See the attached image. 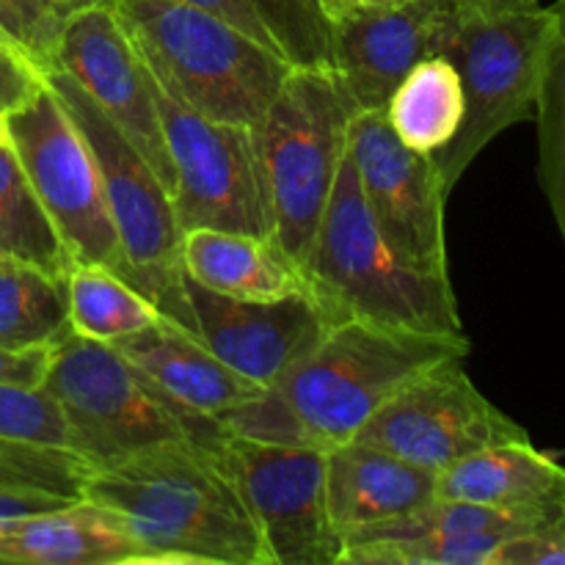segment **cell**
<instances>
[{
	"label": "cell",
	"mask_w": 565,
	"mask_h": 565,
	"mask_svg": "<svg viewBox=\"0 0 565 565\" xmlns=\"http://www.w3.org/2000/svg\"><path fill=\"white\" fill-rule=\"evenodd\" d=\"M552 9V28L541 58L535 121H539V185L565 241V0Z\"/></svg>",
	"instance_id": "cell-26"
},
{
	"label": "cell",
	"mask_w": 565,
	"mask_h": 565,
	"mask_svg": "<svg viewBox=\"0 0 565 565\" xmlns=\"http://www.w3.org/2000/svg\"><path fill=\"white\" fill-rule=\"evenodd\" d=\"M550 28L552 9L544 6L508 14L456 17L445 55L461 75L463 119L456 138L434 154L445 196H450L472 160L502 130L535 119Z\"/></svg>",
	"instance_id": "cell-8"
},
{
	"label": "cell",
	"mask_w": 565,
	"mask_h": 565,
	"mask_svg": "<svg viewBox=\"0 0 565 565\" xmlns=\"http://www.w3.org/2000/svg\"><path fill=\"white\" fill-rule=\"evenodd\" d=\"M66 292L72 331L88 340L116 342L160 318V309L143 292L103 265H72Z\"/></svg>",
	"instance_id": "cell-25"
},
{
	"label": "cell",
	"mask_w": 565,
	"mask_h": 565,
	"mask_svg": "<svg viewBox=\"0 0 565 565\" xmlns=\"http://www.w3.org/2000/svg\"><path fill=\"white\" fill-rule=\"evenodd\" d=\"M436 497L565 516V467L533 441L486 447L436 475Z\"/></svg>",
	"instance_id": "cell-21"
},
{
	"label": "cell",
	"mask_w": 565,
	"mask_h": 565,
	"mask_svg": "<svg viewBox=\"0 0 565 565\" xmlns=\"http://www.w3.org/2000/svg\"><path fill=\"white\" fill-rule=\"evenodd\" d=\"M0 141H6V119L0 116Z\"/></svg>",
	"instance_id": "cell-39"
},
{
	"label": "cell",
	"mask_w": 565,
	"mask_h": 565,
	"mask_svg": "<svg viewBox=\"0 0 565 565\" xmlns=\"http://www.w3.org/2000/svg\"><path fill=\"white\" fill-rule=\"evenodd\" d=\"M66 505V500L50 494H36V491H14L0 489V519L25 516V513L50 511V508Z\"/></svg>",
	"instance_id": "cell-35"
},
{
	"label": "cell",
	"mask_w": 565,
	"mask_h": 565,
	"mask_svg": "<svg viewBox=\"0 0 565 565\" xmlns=\"http://www.w3.org/2000/svg\"><path fill=\"white\" fill-rule=\"evenodd\" d=\"M64 20L53 0H0V36L31 55L44 72L55 66Z\"/></svg>",
	"instance_id": "cell-30"
},
{
	"label": "cell",
	"mask_w": 565,
	"mask_h": 565,
	"mask_svg": "<svg viewBox=\"0 0 565 565\" xmlns=\"http://www.w3.org/2000/svg\"><path fill=\"white\" fill-rule=\"evenodd\" d=\"M136 367H141L171 397L204 414H224L226 408L257 397L265 386L235 373L221 362L191 329L160 315L152 326L110 342Z\"/></svg>",
	"instance_id": "cell-19"
},
{
	"label": "cell",
	"mask_w": 565,
	"mask_h": 565,
	"mask_svg": "<svg viewBox=\"0 0 565 565\" xmlns=\"http://www.w3.org/2000/svg\"><path fill=\"white\" fill-rule=\"evenodd\" d=\"M83 500L114 511L149 565H268L224 452L193 445L141 452L94 472Z\"/></svg>",
	"instance_id": "cell-1"
},
{
	"label": "cell",
	"mask_w": 565,
	"mask_h": 565,
	"mask_svg": "<svg viewBox=\"0 0 565 565\" xmlns=\"http://www.w3.org/2000/svg\"><path fill=\"white\" fill-rule=\"evenodd\" d=\"M303 274L331 323L364 320L419 334H463L450 276L419 268L390 246L370 215L348 152Z\"/></svg>",
	"instance_id": "cell-2"
},
{
	"label": "cell",
	"mask_w": 565,
	"mask_h": 565,
	"mask_svg": "<svg viewBox=\"0 0 565 565\" xmlns=\"http://www.w3.org/2000/svg\"><path fill=\"white\" fill-rule=\"evenodd\" d=\"M154 81L218 121L257 127L290 61L232 22L180 0H110Z\"/></svg>",
	"instance_id": "cell-5"
},
{
	"label": "cell",
	"mask_w": 565,
	"mask_h": 565,
	"mask_svg": "<svg viewBox=\"0 0 565 565\" xmlns=\"http://www.w3.org/2000/svg\"><path fill=\"white\" fill-rule=\"evenodd\" d=\"M450 14H508V11L539 9V0H436Z\"/></svg>",
	"instance_id": "cell-36"
},
{
	"label": "cell",
	"mask_w": 565,
	"mask_h": 565,
	"mask_svg": "<svg viewBox=\"0 0 565 565\" xmlns=\"http://www.w3.org/2000/svg\"><path fill=\"white\" fill-rule=\"evenodd\" d=\"M94 469L70 447L0 436V489L36 491L58 500H83Z\"/></svg>",
	"instance_id": "cell-27"
},
{
	"label": "cell",
	"mask_w": 565,
	"mask_h": 565,
	"mask_svg": "<svg viewBox=\"0 0 565 565\" xmlns=\"http://www.w3.org/2000/svg\"><path fill=\"white\" fill-rule=\"evenodd\" d=\"M353 441L439 475L486 447L530 441V434L472 384L463 359H450L403 386Z\"/></svg>",
	"instance_id": "cell-11"
},
{
	"label": "cell",
	"mask_w": 565,
	"mask_h": 565,
	"mask_svg": "<svg viewBox=\"0 0 565 565\" xmlns=\"http://www.w3.org/2000/svg\"><path fill=\"white\" fill-rule=\"evenodd\" d=\"M149 88L174 169L171 199L182 232L230 230L274 237L257 130L188 108L154 81L152 72Z\"/></svg>",
	"instance_id": "cell-9"
},
{
	"label": "cell",
	"mask_w": 565,
	"mask_h": 565,
	"mask_svg": "<svg viewBox=\"0 0 565 565\" xmlns=\"http://www.w3.org/2000/svg\"><path fill=\"white\" fill-rule=\"evenodd\" d=\"M0 39H3V36H0ZM6 42H9V39H6Z\"/></svg>",
	"instance_id": "cell-40"
},
{
	"label": "cell",
	"mask_w": 565,
	"mask_h": 565,
	"mask_svg": "<svg viewBox=\"0 0 565 565\" xmlns=\"http://www.w3.org/2000/svg\"><path fill=\"white\" fill-rule=\"evenodd\" d=\"M224 463L268 565H340L345 544L326 508V450L230 436Z\"/></svg>",
	"instance_id": "cell-12"
},
{
	"label": "cell",
	"mask_w": 565,
	"mask_h": 565,
	"mask_svg": "<svg viewBox=\"0 0 565 565\" xmlns=\"http://www.w3.org/2000/svg\"><path fill=\"white\" fill-rule=\"evenodd\" d=\"M0 436L36 445L70 447L64 412L42 384L25 386L0 381Z\"/></svg>",
	"instance_id": "cell-29"
},
{
	"label": "cell",
	"mask_w": 565,
	"mask_h": 565,
	"mask_svg": "<svg viewBox=\"0 0 565 565\" xmlns=\"http://www.w3.org/2000/svg\"><path fill=\"white\" fill-rule=\"evenodd\" d=\"M0 254L61 279L75 265L9 141H0Z\"/></svg>",
	"instance_id": "cell-24"
},
{
	"label": "cell",
	"mask_w": 565,
	"mask_h": 565,
	"mask_svg": "<svg viewBox=\"0 0 565 565\" xmlns=\"http://www.w3.org/2000/svg\"><path fill=\"white\" fill-rule=\"evenodd\" d=\"M469 337L340 320L268 390L320 450L353 441L370 417L428 370L469 356Z\"/></svg>",
	"instance_id": "cell-4"
},
{
	"label": "cell",
	"mask_w": 565,
	"mask_h": 565,
	"mask_svg": "<svg viewBox=\"0 0 565 565\" xmlns=\"http://www.w3.org/2000/svg\"><path fill=\"white\" fill-rule=\"evenodd\" d=\"M44 81L86 138L103 180L105 202L127 263V281L149 298L160 315L193 331L185 296L182 232L174 199L136 143L94 105L66 72L47 70Z\"/></svg>",
	"instance_id": "cell-6"
},
{
	"label": "cell",
	"mask_w": 565,
	"mask_h": 565,
	"mask_svg": "<svg viewBox=\"0 0 565 565\" xmlns=\"http://www.w3.org/2000/svg\"><path fill=\"white\" fill-rule=\"evenodd\" d=\"M88 3H97V0H53V6H55V9H58L64 17H70L72 11L81 9V6H88Z\"/></svg>",
	"instance_id": "cell-38"
},
{
	"label": "cell",
	"mask_w": 565,
	"mask_h": 565,
	"mask_svg": "<svg viewBox=\"0 0 565 565\" xmlns=\"http://www.w3.org/2000/svg\"><path fill=\"white\" fill-rule=\"evenodd\" d=\"M50 351L53 348H36V351H9V348H0V381L39 386L44 379V370H47Z\"/></svg>",
	"instance_id": "cell-34"
},
{
	"label": "cell",
	"mask_w": 565,
	"mask_h": 565,
	"mask_svg": "<svg viewBox=\"0 0 565 565\" xmlns=\"http://www.w3.org/2000/svg\"><path fill=\"white\" fill-rule=\"evenodd\" d=\"M489 565H565V524L511 535L491 552Z\"/></svg>",
	"instance_id": "cell-32"
},
{
	"label": "cell",
	"mask_w": 565,
	"mask_h": 565,
	"mask_svg": "<svg viewBox=\"0 0 565 565\" xmlns=\"http://www.w3.org/2000/svg\"><path fill=\"white\" fill-rule=\"evenodd\" d=\"M395 136L419 154H436L456 138L463 119V86L447 55H428L397 83L384 105Z\"/></svg>",
	"instance_id": "cell-22"
},
{
	"label": "cell",
	"mask_w": 565,
	"mask_h": 565,
	"mask_svg": "<svg viewBox=\"0 0 565 565\" xmlns=\"http://www.w3.org/2000/svg\"><path fill=\"white\" fill-rule=\"evenodd\" d=\"M348 154L370 215L392 248L434 274L447 270L445 188L434 154L408 149L384 108L356 110L348 125Z\"/></svg>",
	"instance_id": "cell-13"
},
{
	"label": "cell",
	"mask_w": 565,
	"mask_h": 565,
	"mask_svg": "<svg viewBox=\"0 0 565 565\" xmlns=\"http://www.w3.org/2000/svg\"><path fill=\"white\" fill-rule=\"evenodd\" d=\"M0 563L149 565L130 527L92 500L0 519Z\"/></svg>",
	"instance_id": "cell-18"
},
{
	"label": "cell",
	"mask_w": 565,
	"mask_h": 565,
	"mask_svg": "<svg viewBox=\"0 0 565 565\" xmlns=\"http://www.w3.org/2000/svg\"><path fill=\"white\" fill-rule=\"evenodd\" d=\"M456 17L436 0L331 22L326 66L353 110L384 108L397 83L428 55H445Z\"/></svg>",
	"instance_id": "cell-16"
},
{
	"label": "cell",
	"mask_w": 565,
	"mask_h": 565,
	"mask_svg": "<svg viewBox=\"0 0 565 565\" xmlns=\"http://www.w3.org/2000/svg\"><path fill=\"white\" fill-rule=\"evenodd\" d=\"M436 497V475L362 441L326 450V508L337 535L406 516ZM345 550V546H342Z\"/></svg>",
	"instance_id": "cell-17"
},
{
	"label": "cell",
	"mask_w": 565,
	"mask_h": 565,
	"mask_svg": "<svg viewBox=\"0 0 565 565\" xmlns=\"http://www.w3.org/2000/svg\"><path fill=\"white\" fill-rule=\"evenodd\" d=\"M44 88V70L14 47L11 42L0 39V116H9L31 103Z\"/></svg>",
	"instance_id": "cell-31"
},
{
	"label": "cell",
	"mask_w": 565,
	"mask_h": 565,
	"mask_svg": "<svg viewBox=\"0 0 565 565\" xmlns=\"http://www.w3.org/2000/svg\"><path fill=\"white\" fill-rule=\"evenodd\" d=\"M182 268L196 285L243 301H279L309 292L301 265L270 235L191 230L182 237Z\"/></svg>",
	"instance_id": "cell-20"
},
{
	"label": "cell",
	"mask_w": 565,
	"mask_h": 565,
	"mask_svg": "<svg viewBox=\"0 0 565 565\" xmlns=\"http://www.w3.org/2000/svg\"><path fill=\"white\" fill-rule=\"evenodd\" d=\"M185 296L193 334L221 362L265 390L331 326L312 292H296L279 301H243L207 290L185 276Z\"/></svg>",
	"instance_id": "cell-15"
},
{
	"label": "cell",
	"mask_w": 565,
	"mask_h": 565,
	"mask_svg": "<svg viewBox=\"0 0 565 565\" xmlns=\"http://www.w3.org/2000/svg\"><path fill=\"white\" fill-rule=\"evenodd\" d=\"M53 70L66 72L136 143L169 193L174 191V169L149 88V72L110 0L81 6L66 17Z\"/></svg>",
	"instance_id": "cell-14"
},
{
	"label": "cell",
	"mask_w": 565,
	"mask_h": 565,
	"mask_svg": "<svg viewBox=\"0 0 565 565\" xmlns=\"http://www.w3.org/2000/svg\"><path fill=\"white\" fill-rule=\"evenodd\" d=\"M356 114L329 66H292L257 121L274 237L303 268Z\"/></svg>",
	"instance_id": "cell-7"
},
{
	"label": "cell",
	"mask_w": 565,
	"mask_h": 565,
	"mask_svg": "<svg viewBox=\"0 0 565 565\" xmlns=\"http://www.w3.org/2000/svg\"><path fill=\"white\" fill-rule=\"evenodd\" d=\"M70 334L66 279L0 254V348H55Z\"/></svg>",
	"instance_id": "cell-23"
},
{
	"label": "cell",
	"mask_w": 565,
	"mask_h": 565,
	"mask_svg": "<svg viewBox=\"0 0 565 565\" xmlns=\"http://www.w3.org/2000/svg\"><path fill=\"white\" fill-rule=\"evenodd\" d=\"M180 3L196 6V9L210 11V14H215V17H221V20L232 22V25L241 28L243 33H248V36H254L257 42L268 44L270 50H276V53H279L276 42L270 39L268 28H265V22L259 20V14L254 11V6L248 3V0H180Z\"/></svg>",
	"instance_id": "cell-33"
},
{
	"label": "cell",
	"mask_w": 565,
	"mask_h": 565,
	"mask_svg": "<svg viewBox=\"0 0 565 565\" xmlns=\"http://www.w3.org/2000/svg\"><path fill=\"white\" fill-rule=\"evenodd\" d=\"M292 66H326L329 31L320 0H248Z\"/></svg>",
	"instance_id": "cell-28"
},
{
	"label": "cell",
	"mask_w": 565,
	"mask_h": 565,
	"mask_svg": "<svg viewBox=\"0 0 565 565\" xmlns=\"http://www.w3.org/2000/svg\"><path fill=\"white\" fill-rule=\"evenodd\" d=\"M6 141L75 265H103L127 279L125 252L105 202L86 138L44 81V88L6 116Z\"/></svg>",
	"instance_id": "cell-10"
},
{
	"label": "cell",
	"mask_w": 565,
	"mask_h": 565,
	"mask_svg": "<svg viewBox=\"0 0 565 565\" xmlns=\"http://www.w3.org/2000/svg\"><path fill=\"white\" fill-rule=\"evenodd\" d=\"M412 3V0H320L326 20H345V17H362V14H379V11L401 9V6Z\"/></svg>",
	"instance_id": "cell-37"
},
{
	"label": "cell",
	"mask_w": 565,
	"mask_h": 565,
	"mask_svg": "<svg viewBox=\"0 0 565 565\" xmlns=\"http://www.w3.org/2000/svg\"><path fill=\"white\" fill-rule=\"evenodd\" d=\"M42 386L64 412L70 450L94 472L160 447L224 452L230 441L218 417L171 397L110 342L75 331L50 351Z\"/></svg>",
	"instance_id": "cell-3"
}]
</instances>
